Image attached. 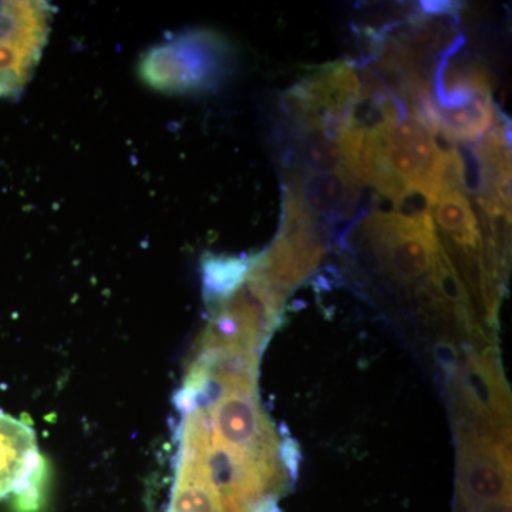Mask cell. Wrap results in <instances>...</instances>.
<instances>
[{"instance_id": "30bf717a", "label": "cell", "mask_w": 512, "mask_h": 512, "mask_svg": "<svg viewBox=\"0 0 512 512\" xmlns=\"http://www.w3.org/2000/svg\"><path fill=\"white\" fill-rule=\"evenodd\" d=\"M251 261L234 256H208L202 264L205 293L211 301L222 299L244 284Z\"/></svg>"}, {"instance_id": "7a4b0ae2", "label": "cell", "mask_w": 512, "mask_h": 512, "mask_svg": "<svg viewBox=\"0 0 512 512\" xmlns=\"http://www.w3.org/2000/svg\"><path fill=\"white\" fill-rule=\"evenodd\" d=\"M357 244L387 284L416 298L427 320L450 311L436 288L443 247L429 210L370 212L357 229Z\"/></svg>"}, {"instance_id": "9c48e42d", "label": "cell", "mask_w": 512, "mask_h": 512, "mask_svg": "<svg viewBox=\"0 0 512 512\" xmlns=\"http://www.w3.org/2000/svg\"><path fill=\"white\" fill-rule=\"evenodd\" d=\"M39 464L35 431L0 409V498L23 490Z\"/></svg>"}, {"instance_id": "3957f363", "label": "cell", "mask_w": 512, "mask_h": 512, "mask_svg": "<svg viewBox=\"0 0 512 512\" xmlns=\"http://www.w3.org/2000/svg\"><path fill=\"white\" fill-rule=\"evenodd\" d=\"M457 412V512H510V416Z\"/></svg>"}, {"instance_id": "277c9868", "label": "cell", "mask_w": 512, "mask_h": 512, "mask_svg": "<svg viewBox=\"0 0 512 512\" xmlns=\"http://www.w3.org/2000/svg\"><path fill=\"white\" fill-rule=\"evenodd\" d=\"M231 66L232 49L220 33L190 30L148 50L138 74L157 92L195 94L217 87Z\"/></svg>"}, {"instance_id": "8992f818", "label": "cell", "mask_w": 512, "mask_h": 512, "mask_svg": "<svg viewBox=\"0 0 512 512\" xmlns=\"http://www.w3.org/2000/svg\"><path fill=\"white\" fill-rule=\"evenodd\" d=\"M326 252L325 227L284 188L278 237L251 269L279 295H288L318 268Z\"/></svg>"}, {"instance_id": "52a82bcc", "label": "cell", "mask_w": 512, "mask_h": 512, "mask_svg": "<svg viewBox=\"0 0 512 512\" xmlns=\"http://www.w3.org/2000/svg\"><path fill=\"white\" fill-rule=\"evenodd\" d=\"M53 15L47 2H0V99L19 97L32 79Z\"/></svg>"}, {"instance_id": "ba28073f", "label": "cell", "mask_w": 512, "mask_h": 512, "mask_svg": "<svg viewBox=\"0 0 512 512\" xmlns=\"http://www.w3.org/2000/svg\"><path fill=\"white\" fill-rule=\"evenodd\" d=\"M285 188L323 227L352 220L362 194V183L348 171L286 174Z\"/></svg>"}, {"instance_id": "5b68a950", "label": "cell", "mask_w": 512, "mask_h": 512, "mask_svg": "<svg viewBox=\"0 0 512 512\" xmlns=\"http://www.w3.org/2000/svg\"><path fill=\"white\" fill-rule=\"evenodd\" d=\"M362 84L356 67L336 62L313 69L293 84L282 99L286 121L296 126L322 131L339 141L356 126Z\"/></svg>"}, {"instance_id": "6da1fadb", "label": "cell", "mask_w": 512, "mask_h": 512, "mask_svg": "<svg viewBox=\"0 0 512 512\" xmlns=\"http://www.w3.org/2000/svg\"><path fill=\"white\" fill-rule=\"evenodd\" d=\"M453 147H440L436 134L407 113L366 128L352 174L397 204L417 197L430 211L443 187Z\"/></svg>"}]
</instances>
